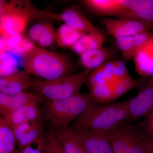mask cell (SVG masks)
Returning a JSON list of instances; mask_svg holds the SVG:
<instances>
[{
  "instance_id": "e0dca14e",
  "label": "cell",
  "mask_w": 153,
  "mask_h": 153,
  "mask_svg": "<svg viewBox=\"0 0 153 153\" xmlns=\"http://www.w3.org/2000/svg\"><path fill=\"white\" fill-rule=\"evenodd\" d=\"M30 74L26 71H18L9 76L0 77V93L17 94L24 92L30 87Z\"/></svg>"
},
{
  "instance_id": "4fadbf2b",
  "label": "cell",
  "mask_w": 153,
  "mask_h": 153,
  "mask_svg": "<svg viewBox=\"0 0 153 153\" xmlns=\"http://www.w3.org/2000/svg\"><path fill=\"white\" fill-rule=\"evenodd\" d=\"M116 53L112 48L102 47L79 55L80 63L85 70L92 71L105 63L116 60Z\"/></svg>"
},
{
  "instance_id": "ffe728a7",
  "label": "cell",
  "mask_w": 153,
  "mask_h": 153,
  "mask_svg": "<svg viewBox=\"0 0 153 153\" xmlns=\"http://www.w3.org/2000/svg\"><path fill=\"white\" fill-rule=\"evenodd\" d=\"M134 18L153 24V0H121Z\"/></svg>"
},
{
  "instance_id": "d4e9b609",
  "label": "cell",
  "mask_w": 153,
  "mask_h": 153,
  "mask_svg": "<svg viewBox=\"0 0 153 153\" xmlns=\"http://www.w3.org/2000/svg\"><path fill=\"white\" fill-rule=\"evenodd\" d=\"M43 124L41 118L40 119L36 125L28 131L24 136L16 142L18 149L25 147L31 143L43 136Z\"/></svg>"
},
{
  "instance_id": "4dcf8cb0",
  "label": "cell",
  "mask_w": 153,
  "mask_h": 153,
  "mask_svg": "<svg viewBox=\"0 0 153 153\" xmlns=\"http://www.w3.org/2000/svg\"><path fill=\"white\" fill-rule=\"evenodd\" d=\"M147 85H153V76H151V79H150L149 81L148 82Z\"/></svg>"
},
{
  "instance_id": "484cf974",
  "label": "cell",
  "mask_w": 153,
  "mask_h": 153,
  "mask_svg": "<svg viewBox=\"0 0 153 153\" xmlns=\"http://www.w3.org/2000/svg\"><path fill=\"white\" fill-rule=\"evenodd\" d=\"M17 62L12 57L6 53H1V77L10 75L18 72Z\"/></svg>"
},
{
  "instance_id": "ac0fdd59",
  "label": "cell",
  "mask_w": 153,
  "mask_h": 153,
  "mask_svg": "<svg viewBox=\"0 0 153 153\" xmlns=\"http://www.w3.org/2000/svg\"><path fill=\"white\" fill-rule=\"evenodd\" d=\"M54 129L55 136L66 153H88L79 137L71 128L60 126Z\"/></svg>"
},
{
  "instance_id": "52a82bcc",
  "label": "cell",
  "mask_w": 153,
  "mask_h": 153,
  "mask_svg": "<svg viewBox=\"0 0 153 153\" xmlns=\"http://www.w3.org/2000/svg\"><path fill=\"white\" fill-rule=\"evenodd\" d=\"M30 8L31 19H48L62 21L66 25L85 34L95 32L102 33L101 30L93 25L82 13L74 7L66 9L62 13L57 14L36 8L31 3Z\"/></svg>"
},
{
  "instance_id": "7402d4cb",
  "label": "cell",
  "mask_w": 153,
  "mask_h": 153,
  "mask_svg": "<svg viewBox=\"0 0 153 153\" xmlns=\"http://www.w3.org/2000/svg\"><path fill=\"white\" fill-rule=\"evenodd\" d=\"M104 40L102 33H88L82 36L71 49L80 55L88 51L102 47Z\"/></svg>"
},
{
  "instance_id": "5b68a950",
  "label": "cell",
  "mask_w": 153,
  "mask_h": 153,
  "mask_svg": "<svg viewBox=\"0 0 153 153\" xmlns=\"http://www.w3.org/2000/svg\"><path fill=\"white\" fill-rule=\"evenodd\" d=\"M91 72L85 70L78 74L52 80L35 79L31 80L30 87L42 101L67 98L79 93L80 88L87 82Z\"/></svg>"
},
{
  "instance_id": "ba28073f",
  "label": "cell",
  "mask_w": 153,
  "mask_h": 153,
  "mask_svg": "<svg viewBox=\"0 0 153 153\" xmlns=\"http://www.w3.org/2000/svg\"><path fill=\"white\" fill-rule=\"evenodd\" d=\"M101 22L108 34L116 40L140 33L151 32L153 30V24L138 19L108 18Z\"/></svg>"
},
{
  "instance_id": "603a6c76",
  "label": "cell",
  "mask_w": 153,
  "mask_h": 153,
  "mask_svg": "<svg viewBox=\"0 0 153 153\" xmlns=\"http://www.w3.org/2000/svg\"><path fill=\"white\" fill-rule=\"evenodd\" d=\"M16 145L13 128L3 118H0V153H15Z\"/></svg>"
},
{
  "instance_id": "6da1fadb",
  "label": "cell",
  "mask_w": 153,
  "mask_h": 153,
  "mask_svg": "<svg viewBox=\"0 0 153 153\" xmlns=\"http://www.w3.org/2000/svg\"><path fill=\"white\" fill-rule=\"evenodd\" d=\"M87 83L89 93L97 102L117 98L137 84L125 61L117 59L91 71Z\"/></svg>"
},
{
  "instance_id": "7a4b0ae2",
  "label": "cell",
  "mask_w": 153,
  "mask_h": 153,
  "mask_svg": "<svg viewBox=\"0 0 153 153\" xmlns=\"http://www.w3.org/2000/svg\"><path fill=\"white\" fill-rule=\"evenodd\" d=\"M22 64L28 74L46 80L69 75L72 69L65 56L34 46L22 56Z\"/></svg>"
},
{
  "instance_id": "30bf717a",
  "label": "cell",
  "mask_w": 153,
  "mask_h": 153,
  "mask_svg": "<svg viewBox=\"0 0 153 153\" xmlns=\"http://www.w3.org/2000/svg\"><path fill=\"white\" fill-rule=\"evenodd\" d=\"M153 108V85H148L133 98L128 100L127 121H135L146 117Z\"/></svg>"
},
{
  "instance_id": "44dd1931",
  "label": "cell",
  "mask_w": 153,
  "mask_h": 153,
  "mask_svg": "<svg viewBox=\"0 0 153 153\" xmlns=\"http://www.w3.org/2000/svg\"><path fill=\"white\" fill-rule=\"evenodd\" d=\"M124 153H153V141L145 135L141 124H134L131 141Z\"/></svg>"
},
{
  "instance_id": "4316f807",
  "label": "cell",
  "mask_w": 153,
  "mask_h": 153,
  "mask_svg": "<svg viewBox=\"0 0 153 153\" xmlns=\"http://www.w3.org/2000/svg\"><path fill=\"white\" fill-rule=\"evenodd\" d=\"M45 153H66L57 140L54 131L44 135Z\"/></svg>"
},
{
  "instance_id": "3957f363",
  "label": "cell",
  "mask_w": 153,
  "mask_h": 153,
  "mask_svg": "<svg viewBox=\"0 0 153 153\" xmlns=\"http://www.w3.org/2000/svg\"><path fill=\"white\" fill-rule=\"evenodd\" d=\"M128 101L91 105L71 126L72 130L87 129L107 132L125 122Z\"/></svg>"
},
{
  "instance_id": "f546056e",
  "label": "cell",
  "mask_w": 153,
  "mask_h": 153,
  "mask_svg": "<svg viewBox=\"0 0 153 153\" xmlns=\"http://www.w3.org/2000/svg\"><path fill=\"white\" fill-rule=\"evenodd\" d=\"M146 119L149 120H153V108L150 112L146 116Z\"/></svg>"
},
{
  "instance_id": "7c38bea8",
  "label": "cell",
  "mask_w": 153,
  "mask_h": 153,
  "mask_svg": "<svg viewBox=\"0 0 153 153\" xmlns=\"http://www.w3.org/2000/svg\"><path fill=\"white\" fill-rule=\"evenodd\" d=\"M153 39L152 32H145L134 36L118 38L116 41L117 48L121 52L124 61L133 60L137 53Z\"/></svg>"
},
{
  "instance_id": "9a60e30c",
  "label": "cell",
  "mask_w": 153,
  "mask_h": 153,
  "mask_svg": "<svg viewBox=\"0 0 153 153\" xmlns=\"http://www.w3.org/2000/svg\"><path fill=\"white\" fill-rule=\"evenodd\" d=\"M39 104L40 102L33 103L13 111L0 112L2 118L5 120L13 128L20 124L37 120L41 118Z\"/></svg>"
},
{
  "instance_id": "f1b7e54d",
  "label": "cell",
  "mask_w": 153,
  "mask_h": 153,
  "mask_svg": "<svg viewBox=\"0 0 153 153\" xmlns=\"http://www.w3.org/2000/svg\"><path fill=\"white\" fill-rule=\"evenodd\" d=\"M41 118L37 120L23 123L13 128L14 136L16 139V142L20 139L27 131L30 130V129L32 128L36 125L38 120Z\"/></svg>"
},
{
  "instance_id": "d6986e66",
  "label": "cell",
  "mask_w": 153,
  "mask_h": 153,
  "mask_svg": "<svg viewBox=\"0 0 153 153\" xmlns=\"http://www.w3.org/2000/svg\"><path fill=\"white\" fill-rule=\"evenodd\" d=\"M134 61L138 74L143 76H153V39L137 53Z\"/></svg>"
},
{
  "instance_id": "8fae6325",
  "label": "cell",
  "mask_w": 153,
  "mask_h": 153,
  "mask_svg": "<svg viewBox=\"0 0 153 153\" xmlns=\"http://www.w3.org/2000/svg\"><path fill=\"white\" fill-rule=\"evenodd\" d=\"M82 1L90 10L100 16L117 19H134L121 0H85Z\"/></svg>"
},
{
  "instance_id": "5bb4252c",
  "label": "cell",
  "mask_w": 153,
  "mask_h": 153,
  "mask_svg": "<svg viewBox=\"0 0 153 153\" xmlns=\"http://www.w3.org/2000/svg\"><path fill=\"white\" fill-rule=\"evenodd\" d=\"M28 37L41 47L48 48L57 43V32L52 24L48 22L33 25L29 30Z\"/></svg>"
},
{
  "instance_id": "2e32d148",
  "label": "cell",
  "mask_w": 153,
  "mask_h": 153,
  "mask_svg": "<svg viewBox=\"0 0 153 153\" xmlns=\"http://www.w3.org/2000/svg\"><path fill=\"white\" fill-rule=\"evenodd\" d=\"M41 101L38 95L30 92L24 91L14 94L0 93V112L13 111L27 105Z\"/></svg>"
},
{
  "instance_id": "83f0119b",
  "label": "cell",
  "mask_w": 153,
  "mask_h": 153,
  "mask_svg": "<svg viewBox=\"0 0 153 153\" xmlns=\"http://www.w3.org/2000/svg\"><path fill=\"white\" fill-rule=\"evenodd\" d=\"M15 153H45L44 137H41L25 147L17 149Z\"/></svg>"
},
{
  "instance_id": "8992f818",
  "label": "cell",
  "mask_w": 153,
  "mask_h": 153,
  "mask_svg": "<svg viewBox=\"0 0 153 153\" xmlns=\"http://www.w3.org/2000/svg\"><path fill=\"white\" fill-rule=\"evenodd\" d=\"M30 1H1L0 33L2 38L8 39L21 35L31 19Z\"/></svg>"
},
{
  "instance_id": "277c9868",
  "label": "cell",
  "mask_w": 153,
  "mask_h": 153,
  "mask_svg": "<svg viewBox=\"0 0 153 153\" xmlns=\"http://www.w3.org/2000/svg\"><path fill=\"white\" fill-rule=\"evenodd\" d=\"M96 102L90 93H79L62 99L47 100L43 106V117L55 128L67 126Z\"/></svg>"
},
{
  "instance_id": "9c48e42d",
  "label": "cell",
  "mask_w": 153,
  "mask_h": 153,
  "mask_svg": "<svg viewBox=\"0 0 153 153\" xmlns=\"http://www.w3.org/2000/svg\"><path fill=\"white\" fill-rule=\"evenodd\" d=\"M72 130L79 137L88 153H114L107 132L87 129Z\"/></svg>"
},
{
  "instance_id": "cb8c5ba5",
  "label": "cell",
  "mask_w": 153,
  "mask_h": 153,
  "mask_svg": "<svg viewBox=\"0 0 153 153\" xmlns=\"http://www.w3.org/2000/svg\"><path fill=\"white\" fill-rule=\"evenodd\" d=\"M85 34L64 24L57 30V43L59 47L71 48Z\"/></svg>"
}]
</instances>
